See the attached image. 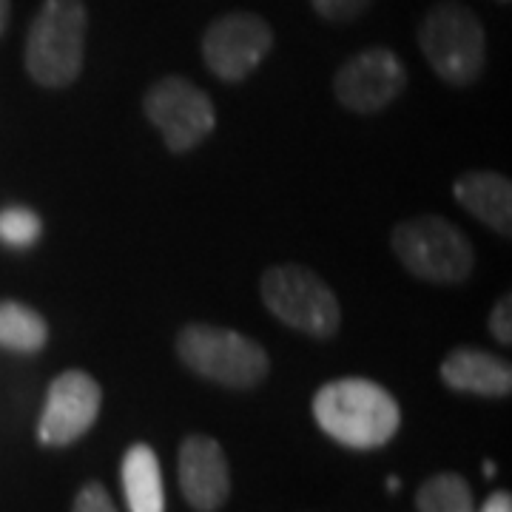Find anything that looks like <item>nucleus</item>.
Returning a JSON list of instances; mask_svg holds the SVG:
<instances>
[{"label": "nucleus", "instance_id": "2", "mask_svg": "<svg viewBox=\"0 0 512 512\" xmlns=\"http://www.w3.org/2000/svg\"><path fill=\"white\" fill-rule=\"evenodd\" d=\"M89 12L83 0H46L29 26L26 72L37 86L66 89L86 63Z\"/></svg>", "mask_w": 512, "mask_h": 512}, {"label": "nucleus", "instance_id": "15", "mask_svg": "<svg viewBox=\"0 0 512 512\" xmlns=\"http://www.w3.org/2000/svg\"><path fill=\"white\" fill-rule=\"evenodd\" d=\"M49 345V322L23 302H0V348L37 353Z\"/></svg>", "mask_w": 512, "mask_h": 512}, {"label": "nucleus", "instance_id": "10", "mask_svg": "<svg viewBox=\"0 0 512 512\" xmlns=\"http://www.w3.org/2000/svg\"><path fill=\"white\" fill-rule=\"evenodd\" d=\"M103 404V390L86 370H63L49 384V396L37 421V436L49 447H66L94 427Z\"/></svg>", "mask_w": 512, "mask_h": 512}, {"label": "nucleus", "instance_id": "22", "mask_svg": "<svg viewBox=\"0 0 512 512\" xmlns=\"http://www.w3.org/2000/svg\"><path fill=\"white\" fill-rule=\"evenodd\" d=\"M9 0H0V35L6 32V23H9Z\"/></svg>", "mask_w": 512, "mask_h": 512}, {"label": "nucleus", "instance_id": "1", "mask_svg": "<svg viewBox=\"0 0 512 512\" xmlns=\"http://www.w3.org/2000/svg\"><path fill=\"white\" fill-rule=\"evenodd\" d=\"M313 419L330 439L350 450L384 447L402 427V407L370 379H333L313 396Z\"/></svg>", "mask_w": 512, "mask_h": 512}, {"label": "nucleus", "instance_id": "20", "mask_svg": "<svg viewBox=\"0 0 512 512\" xmlns=\"http://www.w3.org/2000/svg\"><path fill=\"white\" fill-rule=\"evenodd\" d=\"M490 333L495 342L501 345H512V296L504 293L490 311Z\"/></svg>", "mask_w": 512, "mask_h": 512}, {"label": "nucleus", "instance_id": "5", "mask_svg": "<svg viewBox=\"0 0 512 512\" xmlns=\"http://www.w3.org/2000/svg\"><path fill=\"white\" fill-rule=\"evenodd\" d=\"M419 46L427 66L447 86H473L484 74L487 37L478 15L456 0L436 3L419 26Z\"/></svg>", "mask_w": 512, "mask_h": 512}, {"label": "nucleus", "instance_id": "13", "mask_svg": "<svg viewBox=\"0 0 512 512\" xmlns=\"http://www.w3.org/2000/svg\"><path fill=\"white\" fill-rule=\"evenodd\" d=\"M453 197L495 234L512 237V183L498 171H464L453 183Z\"/></svg>", "mask_w": 512, "mask_h": 512}, {"label": "nucleus", "instance_id": "9", "mask_svg": "<svg viewBox=\"0 0 512 512\" xmlns=\"http://www.w3.org/2000/svg\"><path fill=\"white\" fill-rule=\"evenodd\" d=\"M407 89V66L390 49H365L353 55L333 74V94L348 111L376 114Z\"/></svg>", "mask_w": 512, "mask_h": 512}, {"label": "nucleus", "instance_id": "18", "mask_svg": "<svg viewBox=\"0 0 512 512\" xmlns=\"http://www.w3.org/2000/svg\"><path fill=\"white\" fill-rule=\"evenodd\" d=\"M72 512H117V507L100 481H89L80 487V493L74 495Z\"/></svg>", "mask_w": 512, "mask_h": 512}, {"label": "nucleus", "instance_id": "6", "mask_svg": "<svg viewBox=\"0 0 512 512\" xmlns=\"http://www.w3.org/2000/svg\"><path fill=\"white\" fill-rule=\"evenodd\" d=\"M259 293L265 308L296 333L311 339H333L342 328L339 296L308 265H271L259 279Z\"/></svg>", "mask_w": 512, "mask_h": 512}, {"label": "nucleus", "instance_id": "7", "mask_svg": "<svg viewBox=\"0 0 512 512\" xmlns=\"http://www.w3.org/2000/svg\"><path fill=\"white\" fill-rule=\"evenodd\" d=\"M143 111L174 154L194 151L217 126L211 97L180 74H165L157 83H151L143 97Z\"/></svg>", "mask_w": 512, "mask_h": 512}, {"label": "nucleus", "instance_id": "3", "mask_svg": "<svg viewBox=\"0 0 512 512\" xmlns=\"http://www.w3.org/2000/svg\"><path fill=\"white\" fill-rule=\"evenodd\" d=\"M177 356L191 373L228 390H254L271 373V356L256 339L208 322L180 328Z\"/></svg>", "mask_w": 512, "mask_h": 512}, {"label": "nucleus", "instance_id": "16", "mask_svg": "<svg viewBox=\"0 0 512 512\" xmlns=\"http://www.w3.org/2000/svg\"><path fill=\"white\" fill-rule=\"evenodd\" d=\"M416 507L419 512H476V495L464 476L439 473L421 484Z\"/></svg>", "mask_w": 512, "mask_h": 512}, {"label": "nucleus", "instance_id": "17", "mask_svg": "<svg viewBox=\"0 0 512 512\" xmlns=\"http://www.w3.org/2000/svg\"><path fill=\"white\" fill-rule=\"evenodd\" d=\"M43 237V220L26 205H9L0 211V242L6 248H32Z\"/></svg>", "mask_w": 512, "mask_h": 512}, {"label": "nucleus", "instance_id": "19", "mask_svg": "<svg viewBox=\"0 0 512 512\" xmlns=\"http://www.w3.org/2000/svg\"><path fill=\"white\" fill-rule=\"evenodd\" d=\"M311 6L325 20L333 23H348V20L359 18L370 6V0H311Z\"/></svg>", "mask_w": 512, "mask_h": 512}, {"label": "nucleus", "instance_id": "8", "mask_svg": "<svg viewBox=\"0 0 512 512\" xmlns=\"http://www.w3.org/2000/svg\"><path fill=\"white\" fill-rule=\"evenodd\" d=\"M274 49V29L254 12H228L202 35V60L225 83H239L262 66Z\"/></svg>", "mask_w": 512, "mask_h": 512}, {"label": "nucleus", "instance_id": "14", "mask_svg": "<svg viewBox=\"0 0 512 512\" xmlns=\"http://www.w3.org/2000/svg\"><path fill=\"white\" fill-rule=\"evenodd\" d=\"M123 493L131 512H165L163 470L157 453L137 441L123 456Z\"/></svg>", "mask_w": 512, "mask_h": 512}, {"label": "nucleus", "instance_id": "11", "mask_svg": "<svg viewBox=\"0 0 512 512\" xmlns=\"http://www.w3.org/2000/svg\"><path fill=\"white\" fill-rule=\"evenodd\" d=\"M180 487L197 512H217L231 495V467L225 450L211 436H188L180 444Z\"/></svg>", "mask_w": 512, "mask_h": 512}, {"label": "nucleus", "instance_id": "21", "mask_svg": "<svg viewBox=\"0 0 512 512\" xmlns=\"http://www.w3.org/2000/svg\"><path fill=\"white\" fill-rule=\"evenodd\" d=\"M476 512H512V495L510 493H493L484 504L481 510Z\"/></svg>", "mask_w": 512, "mask_h": 512}, {"label": "nucleus", "instance_id": "12", "mask_svg": "<svg viewBox=\"0 0 512 512\" xmlns=\"http://www.w3.org/2000/svg\"><path fill=\"white\" fill-rule=\"evenodd\" d=\"M441 382L458 393L501 399L512 393V367L484 348H453L441 362Z\"/></svg>", "mask_w": 512, "mask_h": 512}, {"label": "nucleus", "instance_id": "4", "mask_svg": "<svg viewBox=\"0 0 512 512\" xmlns=\"http://www.w3.org/2000/svg\"><path fill=\"white\" fill-rule=\"evenodd\" d=\"M390 248L407 274L433 285H461L476 271L470 237L439 214L399 222L390 234Z\"/></svg>", "mask_w": 512, "mask_h": 512}]
</instances>
